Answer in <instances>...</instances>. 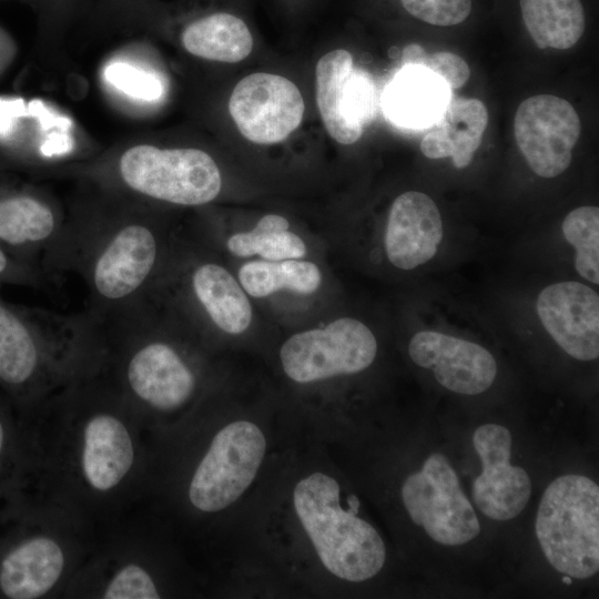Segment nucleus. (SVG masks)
<instances>
[{"label": "nucleus", "instance_id": "f257e3e1", "mask_svg": "<svg viewBox=\"0 0 599 599\" xmlns=\"http://www.w3.org/2000/svg\"><path fill=\"white\" fill-rule=\"evenodd\" d=\"M19 422L21 465L7 497L60 512L97 538L143 504L151 433L91 363Z\"/></svg>", "mask_w": 599, "mask_h": 599}, {"label": "nucleus", "instance_id": "f03ea898", "mask_svg": "<svg viewBox=\"0 0 599 599\" xmlns=\"http://www.w3.org/2000/svg\"><path fill=\"white\" fill-rule=\"evenodd\" d=\"M89 317L93 368L150 432L164 430L172 420L174 426L196 400L203 377L194 359L163 329L156 305L144 297L122 309Z\"/></svg>", "mask_w": 599, "mask_h": 599}, {"label": "nucleus", "instance_id": "7ed1b4c3", "mask_svg": "<svg viewBox=\"0 0 599 599\" xmlns=\"http://www.w3.org/2000/svg\"><path fill=\"white\" fill-rule=\"evenodd\" d=\"M163 235L140 209H116L65 222L43 257L48 277L77 273L88 288L91 316H102L143 300L161 277Z\"/></svg>", "mask_w": 599, "mask_h": 599}, {"label": "nucleus", "instance_id": "20e7f679", "mask_svg": "<svg viewBox=\"0 0 599 599\" xmlns=\"http://www.w3.org/2000/svg\"><path fill=\"white\" fill-rule=\"evenodd\" d=\"M91 347L92 323L85 312L62 315L0 297V390L18 415L80 372Z\"/></svg>", "mask_w": 599, "mask_h": 599}, {"label": "nucleus", "instance_id": "39448f33", "mask_svg": "<svg viewBox=\"0 0 599 599\" xmlns=\"http://www.w3.org/2000/svg\"><path fill=\"white\" fill-rule=\"evenodd\" d=\"M97 536L51 509L0 500V599L63 598Z\"/></svg>", "mask_w": 599, "mask_h": 599}, {"label": "nucleus", "instance_id": "423d86ee", "mask_svg": "<svg viewBox=\"0 0 599 599\" xmlns=\"http://www.w3.org/2000/svg\"><path fill=\"white\" fill-rule=\"evenodd\" d=\"M293 507L323 567L349 582L376 576L386 559L385 544L377 530L357 516L359 501L348 496L341 502V486L331 475L314 471L293 489Z\"/></svg>", "mask_w": 599, "mask_h": 599}, {"label": "nucleus", "instance_id": "0eeeda50", "mask_svg": "<svg viewBox=\"0 0 599 599\" xmlns=\"http://www.w3.org/2000/svg\"><path fill=\"white\" fill-rule=\"evenodd\" d=\"M154 516L140 506L100 536L63 598L159 599L167 593Z\"/></svg>", "mask_w": 599, "mask_h": 599}, {"label": "nucleus", "instance_id": "6e6552de", "mask_svg": "<svg viewBox=\"0 0 599 599\" xmlns=\"http://www.w3.org/2000/svg\"><path fill=\"white\" fill-rule=\"evenodd\" d=\"M536 535L547 561L559 572L586 579L599 570V487L581 475L556 478L537 512Z\"/></svg>", "mask_w": 599, "mask_h": 599}, {"label": "nucleus", "instance_id": "1a4fd4ad", "mask_svg": "<svg viewBox=\"0 0 599 599\" xmlns=\"http://www.w3.org/2000/svg\"><path fill=\"white\" fill-rule=\"evenodd\" d=\"M119 183L138 196L182 206L212 202L222 190L221 171L205 151L138 144L116 164Z\"/></svg>", "mask_w": 599, "mask_h": 599}, {"label": "nucleus", "instance_id": "9d476101", "mask_svg": "<svg viewBox=\"0 0 599 599\" xmlns=\"http://www.w3.org/2000/svg\"><path fill=\"white\" fill-rule=\"evenodd\" d=\"M402 499L412 521L436 542L464 545L480 532L479 520L456 471L439 453L432 454L419 471L405 479Z\"/></svg>", "mask_w": 599, "mask_h": 599}, {"label": "nucleus", "instance_id": "9b49d317", "mask_svg": "<svg viewBox=\"0 0 599 599\" xmlns=\"http://www.w3.org/2000/svg\"><path fill=\"white\" fill-rule=\"evenodd\" d=\"M377 342L362 322L342 317L324 328L292 335L280 349L285 374L306 384L334 376L359 373L374 362Z\"/></svg>", "mask_w": 599, "mask_h": 599}, {"label": "nucleus", "instance_id": "f8f14e48", "mask_svg": "<svg viewBox=\"0 0 599 599\" xmlns=\"http://www.w3.org/2000/svg\"><path fill=\"white\" fill-rule=\"evenodd\" d=\"M305 103L298 88L285 77L257 72L234 87L229 112L240 133L256 144L284 141L302 123Z\"/></svg>", "mask_w": 599, "mask_h": 599}, {"label": "nucleus", "instance_id": "ddd939ff", "mask_svg": "<svg viewBox=\"0 0 599 599\" xmlns=\"http://www.w3.org/2000/svg\"><path fill=\"white\" fill-rule=\"evenodd\" d=\"M580 129L575 108L551 94L526 99L514 119L515 139L524 158L537 175L546 179L568 169Z\"/></svg>", "mask_w": 599, "mask_h": 599}, {"label": "nucleus", "instance_id": "4468645a", "mask_svg": "<svg viewBox=\"0 0 599 599\" xmlns=\"http://www.w3.org/2000/svg\"><path fill=\"white\" fill-rule=\"evenodd\" d=\"M473 444L483 466L473 483L474 502L491 519L515 518L530 498L531 481L524 468L510 464V432L501 425L485 424L475 430Z\"/></svg>", "mask_w": 599, "mask_h": 599}, {"label": "nucleus", "instance_id": "2eb2a0df", "mask_svg": "<svg viewBox=\"0 0 599 599\" xmlns=\"http://www.w3.org/2000/svg\"><path fill=\"white\" fill-rule=\"evenodd\" d=\"M538 316L552 339L571 357L599 356V296L575 281L545 287L537 300Z\"/></svg>", "mask_w": 599, "mask_h": 599}, {"label": "nucleus", "instance_id": "dca6fc26", "mask_svg": "<svg viewBox=\"0 0 599 599\" xmlns=\"http://www.w3.org/2000/svg\"><path fill=\"white\" fill-rule=\"evenodd\" d=\"M408 354L416 365L430 369L441 386L463 395L484 393L497 374L496 361L486 348L439 332L416 333Z\"/></svg>", "mask_w": 599, "mask_h": 599}, {"label": "nucleus", "instance_id": "f3484780", "mask_svg": "<svg viewBox=\"0 0 599 599\" xmlns=\"http://www.w3.org/2000/svg\"><path fill=\"white\" fill-rule=\"evenodd\" d=\"M441 237V216L427 194L408 191L395 199L385 232L387 258L394 266L409 271L425 264Z\"/></svg>", "mask_w": 599, "mask_h": 599}, {"label": "nucleus", "instance_id": "a211bd4d", "mask_svg": "<svg viewBox=\"0 0 599 599\" xmlns=\"http://www.w3.org/2000/svg\"><path fill=\"white\" fill-rule=\"evenodd\" d=\"M64 224L53 205L40 196L22 193L0 197V246L20 260L41 267Z\"/></svg>", "mask_w": 599, "mask_h": 599}, {"label": "nucleus", "instance_id": "6ab92c4d", "mask_svg": "<svg viewBox=\"0 0 599 599\" xmlns=\"http://www.w3.org/2000/svg\"><path fill=\"white\" fill-rule=\"evenodd\" d=\"M449 102L448 84L424 65L405 64L384 93L387 118L408 129L433 125Z\"/></svg>", "mask_w": 599, "mask_h": 599}, {"label": "nucleus", "instance_id": "aec40b11", "mask_svg": "<svg viewBox=\"0 0 599 599\" xmlns=\"http://www.w3.org/2000/svg\"><path fill=\"white\" fill-rule=\"evenodd\" d=\"M192 301L220 331L236 335L252 321V306L234 276L214 262H199L187 276Z\"/></svg>", "mask_w": 599, "mask_h": 599}, {"label": "nucleus", "instance_id": "412c9836", "mask_svg": "<svg viewBox=\"0 0 599 599\" xmlns=\"http://www.w3.org/2000/svg\"><path fill=\"white\" fill-rule=\"evenodd\" d=\"M488 124V111L478 99L450 100L441 116L420 142L428 159L451 158L457 169L473 161Z\"/></svg>", "mask_w": 599, "mask_h": 599}, {"label": "nucleus", "instance_id": "4be33fe9", "mask_svg": "<svg viewBox=\"0 0 599 599\" xmlns=\"http://www.w3.org/2000/svg\"><path fill=\"white\" fill-rule=\"evenodd\" d=\"M180 40L192 55L224 63L246 59L254 45L247 23L227 10H210L190 18L183 24Z\"/></svg>", "mask_w": 599, "mask_h": 599}, {"label": "nucleus", "instance_id": "5701e85b", "mask_svg": "<svg viewBox=\"0 0 599 599\" xmlns=\"http://www.w3.org/2000/svg\"><path fill=\"white\" fill-rule=\"evenodd\" d=\"M354 69L353 55L344 49L324 54L315 68L316 104L327 133L341 144H353L362 134L345 116L344 95Z\"/></svg>", "mask_w": 599, "mask_h": 599}, {"label": "nucleus", "instance_id": "b1692460", "mask_svg": "<svg viewBox=\"0 0 599 599\" xmlns=\"http://www.w3.org/2000/svg\"><path fill=\"white\" fill-rule=\"evenodd\" d=\"M524 24L540 49L573 47L586 28L580 0H519Z\"/></svg>", "mask_w": 599, "mask_h": 599}, {"label": "nucleus", "instance_id": "393cba45", "mask_svg": "<svg viewBox=\"0 0 599 599\" xmlns=\"http://www.w3.org/2000/svg\"><path fill=\"white\" fill-rule=\"evenodd\" d=\"M243 290L253 297H264L280 290L311 294L321 285L322 275L316 264L308 261H253L238 271Z\"/></svg>", "mask_w": 599, "mask_h": 599}, {"label": "nucleus", "instance_id": "a878e982", "mask_svg": "<svg viewBox=\"0 0 599 599\" xmlns=\"http://www.w3.org/2000/svg\"><path fill=\"white\" fill-rule=\"evenodd\" d=\"M288 221L277 214L263 216L248 232H240L229 237L227 250L237 256L260 255L265 261L298 260L306 254L304 241L288 231Z\"/></svg>", "mask_w": 599, "mask_h": 599}, {"label": "nucleus", "instance_id": "bb28decb", "mask_svg": "<svg viewBox=\"0 0 599 599\" xmlns=\"http://www.w3.org/2000/svg\"><path fill=\"white\" fill-rule=\"evenodd\" d=\"M565 238L575 250V267L585 280L599 284V209L580 206L562 222Z\"/></svg>", "mask_w": 599, "mask_h": 599}, {"label": "nucleus", "instance_id": "cd10ccee", "mask_svg": "<svg viewBox=\"0 0 599 599\" xmlns=\"http://www.w3.org/2000/svg\"><path fill=\"white\" fill-rule=\"evenodd\" d=\"M21 465L19 415L0 390V500L14 488Z\"/></svg>", "mask_w": 599, "mask_h": 599}, {"label": "nucleus", "instance_id": "c85d7f7f", "mask_svg": "<svg viewBox=\"0 0 599 599\" xmlns=\"http://www.w3.org/2000/svg\"><path fill=\"white\" fill-rule=\"evenodd\" d=\"M413 18L437 27L464 22L473 9L471 0H398Z\"/></svg>", "mask_w": 599, "mask_h": 599}, {"label": "nucleus", "instance_id": "c756f323", "mask_svg": "<svg viewBox=\"0 0 599 599\" xmlns=\"http://www.w3.org/2000/svg\"><path fill=\"white\" fill-rule=\"evenodd\" d=\"M49 280L39 265L20 260L0 246V286L17 284L39 287Z\"/></svg>", "mask_w": 599, "mask_h": 599}, {"label": "nucleus", "instance_id": "7c9ffc66", "mask_svg": "<svg viewBox=\"0 0 599 599\" xmlns=\"http://www.w3.org/2000/svg\"><path fill=\"white\" fill-rule=\"evenodd\" d=\"M441 77L450 89H458L466 83L470 75L467 62L459 55L440 51L426 54L423 64Z\"/></svg>", "mask_w": 599, "mask_h": 599}, {"label": "nucleus", "instance_id": "2f4dec72", "mask_svg": "<svg viewBox=\"0 0 599 599\" xmlns=\"http://www.w3.org/2000/svg\"><path fill=\"white\" fill-rule=\"evenodd\" d=\"M426 54L424 48L419 44H409L403 52L404 64L422 65Z\"/></svg>", "mask_w": 599, "mask_h": 599}, {"label": "nucleus", "instance_id": "473e14b6", "mask_svg": "<svg viewBox=\"0 0 599 599\" xmlns=\"http://www.w3.org/2000/svg\"><path fill=\"white\" fill-rule=\"evenodd\" d=\"M562 581H564L565 583H568V585H570V583L572 582L571 577L566 576V575H565V577H562Z\"/></svg>", "mask_w": 599, "mask_h": 599}]
</instances>
